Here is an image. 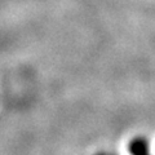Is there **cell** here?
<instances>
[{
	"instance_id": "1",
	"label": "cell",
	"mask_w": 155,
	"mask_h": 155,
	"mask_svg": "<svg viewBox=\"0 0 155 155\" xmlns=\"http://www.w3.org/2000/svg\"><path fill=\"white\" fill-rule=\"evenodd\" d=\"M96 155H114V154H110V153H98Z\"/></svg>"
}]
</instances>
